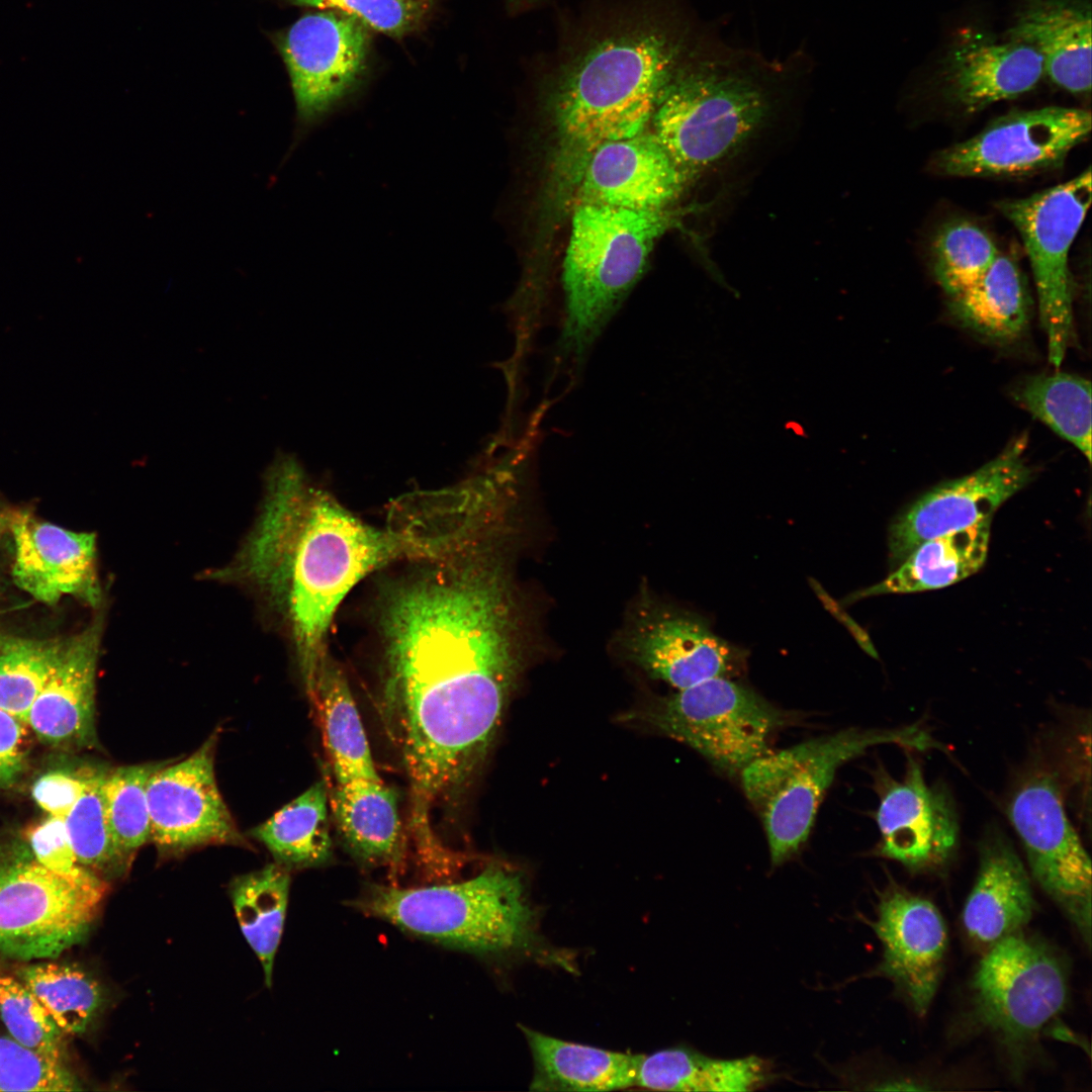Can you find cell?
I'll return each mask as SVG.
<instances>
[{
	"label": "cell",
	"mask_w": 1092,
	"mask_h": 1092,
	"mask_svg": "<svg viewBox=\"0 0 1092 1092\" xmlns=\"http://www.w3.org/2000/svg\"><path fill=\"white\" fill-rule=\"evenodd\" d=\"M318 8L339 9L363 24L391 34H402L415 17L414 6L405 0H290Z\"/></svg>",
	"instance_id": "43"
},
{
	"label": "cell",
	"mask_w": 1092,
	"mask_h": 1092,
	"mask_svg": "<svg viewBox=\"0 0 1092 1092\" xmlns=\"http://www.w3.org/2000/svg\"><path fill=\"white\" fill-rule=\"evenodd\" d=\"M297 116L304 125L325 117L359 81L367 55L363 23L331 11L306 14L277 38Z\"/></svg>",
	"instance_id": "17"
},
{
	"label": "cell",
	"mask_w": 1092,
	"mask_h": 1092,
	"mask_svg": "<svg viewBox=\"0 0 1092 1092\" xmlns=\"http://www.w3.org/2000/svg\"><path fill=\"white\" fill-rule=\"evenodd\" d=\"M164 762H147L107 771L103 799L111 835L129 860L151 841L147 788L152 774Z\"/></svg>",
	"instance_id": "38"
},
{
	"label": "cell",
	"mask_w": 1092,
	"mask_h": 1092,
	"mask_svg": "<svg viewBox=\"0 0 1092 1092\" xmlns=\"http://www.w3.org/2000/svg\"><path fill=\"white\" fill-rule=\"evenodd\" d=\"M1091 131V114L1048 106L1011 112L940 152L938 172L960 177L1022 175L1059 166Z\"/></svg>",
	"instance_id": "13"
},
{
	"label": "cell",
	"mask_w": 1092,
	"mask_h": 1092,
	"mask_svg": "<svg viewBox=\"0 0 1092 1092\" xmlns=\"http://www.w3.org/2000/svg\"><path fill=\"white\" fill-rule=\"evenodd\" d=\"M508 1H509L510 5L512 6V8H518V9L523 8V7L531 4L532 2H534V0H508Z\"/></svg>",
	"instance_id": "47"
},
{
	"label": "cell",
	"mask_w": 1092,
	"mask_h": 1092,
	"mask_svg": "<svg viewBox=\"0 0 1092 1092\" xmlns=\"http://www.w3.org/2000/svg\"><path fill=\"white\" fill-rule=\"evenodd\" d=\"M14 511L0 509V535L7 529H9Z\"/></svg>",
	"instance_id": "46"
},
{
	"label": "cell",
	"mask_w": 1092,
	"mask_h": 1092,
	"mask_svg": "<svg viewBox=\"0 0 1092 1092\" xmlns=\"http://www.w3.org/2000/svg\"><path fill=\"white\" fill-rule=\"evenodd\" d=\"M16 975L65 1034L84 1033L106 1002L100 983L75 966L32 964L17 969Z\"/></svg>",
	"instance_id": "35"
},
{
	"label": "cell",
	"mask_w": 1092,
	"mask_h": 1092,
	"mask_svg": "<svg viewBox=\"0 0 1092 1092\" xmlns=\"http://www.w3.org/2000/svg\"><path fill=\"white\" fill-rule=\"evenodd\" d=\"M891 743L909 750L945 749L919 722L885 730L848 728L768 750L742 769V787L761 819L772 867L806 842L837 769L874 745Z\"/></svg>",
	"instance_id": "7"
},
{
	"label": "cell",
	"mask_w": 1092,
	"mask_h": 1092,
	"mask_svg": "<svg viewBox=\"0 0 1092 1092\" xmlns=\"http://www.w3.org/2000/svg\"><path fill=\"white\" fill-rule=\"evenodd\" d=\"M780 63L720 41H694L661 91L653 134L687 174L733 154L770 108L763 80Z\"/></svg>",
	"instance_id": "4"
},
{
	"label": "cell",
	"mask_w": 1092,
	"mask_h": 1092,
	"mask_svg": "<svg viewBox=\"0 0 1092 1092\" xmlns=\"http://www.w3.org/2000/svg\"><path fill=\"white\" fill-rule=\"evenodd\" d=\"M105 893L35 859L0 861V952L24 961L59 957L87 935Z\"/></svg>",
	"instance_id": "11"
},
{
	"label": "cell",
	"mask_w": 1092,
	"mask_h": 1092,
	"mask_svg": "<svg viewBox=\"0 0 1092 1092\" xmlns=\"http://www.w3.org/2000/svg\"><path fill=\"white\" fill-rule=\"evenodd\" d=\"M670 16L623 20L561 64L553 109L561 162L575 182L597 148L636 135L651 121L661 91L694 43Z\"/></svg>",
	"instance_id": "3"
},
{
	"label": "cell",
	"mask_w": 1092,
	"mask_h": 1092,
	"mask_svg": "<svg viewBox=\"0 0 1092 1092\" xmlns=\"http://www.w3.org/2000/svg\"><path fill=\"white\" fill-rule=\"evenodd\" d=\"M328 805L329 790L322 780L254 828L252 835L281 866L323 864L332 855Z\"/></svg>",
	"instance_id": "32"
},
{
	"label": "cell",
	"mask_w": 1092,
	"mask_h": 1092,
	"mask_svg": "<svg viewBox=\"0 0 1092 1092\" xmlns=\"http://www.w3.org/2000/svg\"><path fill=\"white\" fill-rule=\"evenodd\" d=\"M1005 37L1033 48L1057 86L1076 95L1090 93L1089 0H1025Z\"/></svg>",
	"instance_id": "25"
},
{
	"label": "cell",
	"mask_w": 1092,
	"mask_h": 1092,
	"mask_svg": "<svg viewBox=\"0 0 1092 1092\" xmlns=\"http://www.w3.org/2000/svg\"><path fill=\"white\" fill-rule=\"evenodd\" d=\"M354 905L416 936L475 953L521 950L535 940L536 915L524 882L500 867L453 884L373 886Z\"/></svg>",
	"instance_id": "5"
},
{
	"label": "cell",
	"mask_w": 1092,
	"mask_h": 1092,
	"mask_svg": "<svg viewBox=\"0 0 1092 1092\" xmlns=\"http://www.w3.org/2000/svg\"><path fill=\"white\" fill-rule=\"evenodd\" d=\"M28 839L35 860L49 871L81 887L107 891V881L78 861L64 818L50 816L30 830Z\"/></svg>",
	"instance_id": "42"
},
{
	"label": "cell",
	"mask_w": 1092,
	"mask_h": 1092,
	"mask_svg": "<svg viewBox=\"0 0 1092 1092\" xmlns=\"http://www.w3.org/2000/svg\"><path fill=\"white\" fill-rule=\"evenodd\" d=\"M1069 997L1068 966L1048 942L1022 930L1000 939L979 963L972 1019L1019 1065Z\"/></svg>",
	"instance_id": "8"
},
{
	"label": "cell",
	"mask_w": 1092,
	"mask_h": 1092,
	"mask_svg": "<svg viewBox=\"0 0 1092 1092\" xmlns=\"http://www.w3.org/2000/svg\"><path fill=\"white\" fill-rule=\"evenodd\" d=\"M508 533L485 528L414 560L380 600L382 714L420 808L454 795L475 772L518 676Z\"/></svg>",
	"instance_id": "1"
},
{
	"label": "cell",
	"mask_w": 1092,
	"mask_h": 1092,
	"mask_svg": "<svg viewBox=\"0 0 1092 1092\" xmlns=\"http://www.w3.org/2000/svg\"><path fill=\"white\" fill-rule=\"evenodd\" d=\"M348 850L366 864H390L400 856L401 824L395 792L381 780L336 784L329 792Z\"/></svg>",
	"instance_id": "29"
},
{
	"label": "cell",
	"mask_w": 1092,
	"mask_h": 1092,
	"mask_svg": "<svg viewBox=\"0 0 1092 1092\" xmlns=\"http://www.w3.org/2000/svg\"><path fill=\"white\" fill-rule=\"evenodd\" d=\"M686 178L653 133L606 143L584 163L577 179L580 203L633 210H664Z\"/></svg>",
	"instance_id": "21"
},
{
	"label": "cell",
	"mask_w": 1092,
	"mask_h": 1092,
	"mask_svg": "<svg viewBox=\"0 0 1092 1092\" xmlns=\"http://www.w3.org/2000/svg\"><path fill=\"white\" fill-rule=\"evenodd\" d=\"M82 1089L64 1062L0 1034V1091L65 1092Z\"/></svg>",
	"instance_id": "41"
},
{
	"label": "cell",
	"mask_w": 1092,
	"mask_h": 1092,
	"mask_svg": "<svg viewBox=\"0 0 1092 1092\" xmlns=\"http://www.w3.org/2000/svg\"><path fill=\"white\" fill-rule=\"evenodd\" d=\"M876 919L867 920L883 946L873 976L889 979L897 994L919 1016L935 995L942 974L947 931L942 916L927 899L895 881L879 894Z\"/></svg>",
	"instance_id": "18"
},
{
	"label": "cell",
	"mask_w": 1092,
	"mask_h": 1092,
	"mask_svg": "<svg viewBox=\"0 0 1092 1092\" xmlns=\"http://www.w3.org/2000/svg\"><path fill=\"white\" fill-rule=\"evenodd\" d=\"M777 1077L771 1064L757 1056L717 1059L677 1046L640 1055L634 1086L664 1091H753Z\"/></svg>",
	"instance_id": "28"
},
{
	"label": "cell",
	"mask_w": 1092,
	"mask_h": 1092,
	"mask_svg": "<svg viewBox=\"0 0 1092 1092\" xmlns=\"http://www.w3.org/2000/svg\"><path fill=\"white\" fill-rule=\"evenodd\" d=\"M289 885L283 866L268 864L237 877L230 887L241 930L262 965L268 987L283 931Z\"/></svg>",
	"instance_id": "33"
},
{
	"label": "cell",
	"mask_w": 1092,
	"mask_h": 1092,
	"mask_svg": "<svg viewBox=\"0 0 1092 1092\" xmlns=\"http://www.w3.org/2000/svg\"><path fill=\"white\" fill-rule=\"evenodd\" d=\"M1026 448L1027 437L1019 436L979 469L933 487L899 514L889 529L892 565L929 539L991 519L1031 480Z\"/></svg>",
	"instance_id": "15"
},
{
	"label": "cell",
	"mask_w": 1092,
	"mask_h": 1092,
	"mask_svg": "<svg viewBox=\"0 0 1092 1092\" xmlns=\"http://www.w3.org/2000/svg\"><path fill=\"white\" fill-rule=\"evenodd\" d=\"M106 774H85L83 792L64 819L78 861L105 881L126 874L131 864L117 847L108 826L103 799Z\"/></svg>",
	"instance_id": "36"
},
{
	"label": "cell",
	"mask_w": 1092,
	"mask_h": 1092,
	"mask_svg": "<svg viewBox=\"0 0 1092 1092\" xmlns=\"http://www.w3.org/2000/svg\"><path fill=\"white\" fill-rule=\"evenodd\" d=\"M532 1090L611 1091L634 1086L640 1055L608 1051L555 1038L528 1027Z\"/></svg>",
	"instance_id": "26"
},
{
	"label": "cell",
	"mask_w": 1092,
	"mask_h": 1092,
	"mask_svg": "<svg viewBox=\"0 0 1092 1092\" xmlns=\"http://www.w3.org/2000/svg\"><path fill=\"white\" fill-rule=\"evenodd\" d=\"M280 477L240 566L282 607L309 698L344 598L383 566L429 556L433 542L413 518L377 528L309 485L298 470Z\"/></svg>",
	"instance_id": "2"
},
{
	"label": "cell",
	"mask_w": 1092,
	"mask_h": 1092,
	"mask_svg": "<svg viewBox=\"0 0 1092 1092\" xmlns=\"http://www.w3.org/2000/svg\"><path fill=\"white\" fill-rule=\"evenodd\" d=\"M216 740L214 733L183 760L164 762L148 782L151 841L163 855L246 843L216 785Z\"/></svg>",
	"instance_id": "16"
},
{
	"label": "cell",
	"mask_w": 1092,
	"mask_h": 1092,
	"mask_svg": "<svg viewBox=\"0 0 1092 1092\" xmlns=\"http://www.w3.org/2000/svg\"><path fill=\"white\" fill-rule=\"evenodd\" d=\"M950 298L960 322L987 339L1010 342L1028 325L1030 298L1024 277L1016 262L1001 253L978 281Z\"/></svg>",
	"instance_id": "31"
},
{
	"label": "cell",
	"mask_w": 1092,
	"mask_h": 1092,
	"mask_svg": "<svg viewBox=\"0 0 1092 1092\" xmlns=\"http://www.w3.org/2000/svg\"><path fill=\"white\" fill-rule=\"evenodd\" d=\"M1091 171L1025 198L999 203L1018 231L1031 265L1050 363L1059 368L1073 335L1069 252L1089 209Z\"/></svg>",
	"instance_id": "10"
},
{
	"label": "cell",
	"mask_w": 1092,
	"mask_h": 1092,
	"mask_svg": "<svg viewBox=\"0 0 1092 1092\" xmlns=\"http://www.w3.org/2000/svg\"><path fill=\"white\" fill-rule=\"evenodd\" d=\"M85 775L53 770L40 776L32 785L31 795L50 816L64 818L83 792Z\"/></svg>",
	"instance_id": "44"
},
{
	"label": "cell",
	"mask_w": 1092,
	"mask_h": 1092,
	"mask_svg": "<svg viewBox=\"0 0 1092 1092\" xmlns=\"http://www.w3.org/2000/svg\"><path fill=\"white\" fill-rule=\"evenodd\" d=\"M0 1015L9 1035L53 1060L64 1062L66 1035L36 997L18 980L0 976Z\"/></svg>",
	"instance_id": "40"
},
{
	"label": "cell",
	"mask_w": 1092,
	"mask_h": 1092,
	"mask_svg": "<svg viewBox=\"0 0 1092 1092\" xmlns=\"http://www.w3.org/2000/svg\"><path fill=\"white\" fill-rule=\"evenodd\" d=\"M23 723L0 709V787L14 784L23 771Z\"/></svg>",
	"instance_id": "45"
},
{
	"label": "cell",
	"mask_w": 1092,
	"mask_h": 1092,
	"mask_svg": "<svg viewBox=\"0 0 1092 1092\" xmlns=\"http://www.w3.org/2000/svg\"><path fill=\"white\" fill-rule=\"evenodd\" d=\"M103 616L66 639L61 657L33 702L27 719L54 744H91L95 738V679Z\"/></svg>",
	"instance_id": "23"
},
{
	"label": "cell",
	"mask_w": 1092,
	"mask_h": 1092,
	"mask_svg": "<svg viewBox=\"0 0 1092 1092\" xmlns=\"http://www.w3.org/2000/svg\"><path fill=\"white\" fill-rule=\"evenodd\" d=\"M874 776L881 836L875 854L899 862L912 874L943 870L959 845L958 817L949 795L926 782L920 762L910 753L901 780L881 766Z\"/></svg>",
	"instance_id": "14"
},
{
	"label": "cell",
	"mask_w": 1092,
	"mask_h": 1092,
	"mask_svg": "<svg viewBox=\"0 0 1092 1092\" xmlns=\"http://www.w3.org/2000/svg\"><path fill=\"white\" fill-rule=\"evenodd\" d=\"M991 519L929 539L915 548L885 579L852 594L846 603L878 595L942 588L977 572L989 547Z\"/></svg>",
	"instance_id": "27"
},
{
	"label": "cell",
	"mask_w": 1092,
	"mask_h": 1092,
	"mask_svg": "<svg viewBox=\"0 0 1092 1092\" xmlns=\"http://www.w3.org/2000/svg\"><path fill=\"white\" fill-rule=\"evenodd\" d=\"M9 530L14 542L12 577L36 601L56 605L64 596L99 607L102 592L96 568V537L14 511Z\"/></svg>",
	"instance_id": "19"
},
{
	"label": "cell",
	"mask_w": 1092,
	"mask_h": 1092,
	"mask_svg": "<svg viewBox=\"0 0 1092 1092\" xmlns=\"http://www.w3.org/2000/svg\"><path fill=\"white\" fill-rule=\"evenodd\" d=\"M309 700L321 721L336 784L381 780L346 676L328 655Z\"/></svg>",
	"instance_id": "30"
},
{
	"label": "cell",
	"mask_w": 1092,
	"mask_h": 1092,
	"mask_svg": "<svg viewBox=\"0 0 1092 1092\" xmlns=\"http://www.w3.org/2000/svg\"><path fill=\"white\" fill-rule=\"evenodd\" d=\"M671 224L664 210L579 203L563 263L565 320L559 347L581 360Z\"/></svg>",
	"instance_id": "6"
},
{
	"label": "cell",
	"mask_w": 1092,
	"mask_h": 1092,
	"mask_svg": "<svg viewBox=\"0 0 1092 1092\" xmlns=\"http://www.w3.org/2000/svg\"><path fill=\"white\" fill-rule=\"evenodd\" d=\"M1035 901L1027 872L1005 834L988 832L979 846V870L962 914L973 945L987 950L1030 921Z\"/></svg>",
	"instance_id": "24"
},
{
	"label": "cell",
	"mask_w": 1092,
	"mask_h": 1092,
	"mask_svg": "<svg viewBox=\"0 0 1092 1092\" xmlns=\"http://www.w3.org/2000/svg\"><path fill=\"white\" fill-rule=\"evenodd\" d=\"M1012 397L1091 461V382L1066 372L1028 376Z\"/></svg>",
	"instance_id": "34"
},
{
	"label": "cell",
	"mask_w": 1092,
	"mask_h": 1092,
	"mask_svg": "<svg viewBox=\"0 0 1092 1092\" xmlns=\"http://www.w3.org/2000/svg\"><path fill=\"white\" fill-rule=\"evenodd\" d=\"M1008 818L1025 849L1031 874L1091 944V859L1065 810L1056 778L1036 770L1013 792Z\"/></svg>",
	"instance_id": "12"
},
{
	"label": "cell",
	"mask_w": 1092,
	"mask_h": 1092,
	"mask_svg": "<svg viewBox=\"0 0 1092 1092\" xmlns=\"http://www.w3.org/2000/svg\"><path fill=\"white\" fill-rule=\"evenodd\" d=\"M1000 254L990 236L975 223H944L932 244L933 271L941 288L953 297L978 281Z\"/></svg>",
	"instance_id": "39"
},
{
	"label": "cell",
	"mask_w": 1092,
	"mask_h": 1092,
	"mask_svg": "<svg viewBox=\"0 0 1092 1092\" xmlns=\"http://www.w3.org/2000/svg\"><path fill=\"white\" fill-rule=\"evenodd\" d=\"M625 649L648 674L677 690L733 676L743 663V652L705 623L655 609L637 616L625 637Z\"/></svg>",
	"instance_id": "20"
},
{
	"label": "cell",
	"mask_w": 1092,
	"mask_h": 1092,
	"mask_svg": "<svg viewBox=\"0 0 1092 1092\" xmlns=\"http://www.w3.org/2000/svg\"><path fill=\"white\" fill-rule=\"evenodd\" d=\"M938 73L943 96L973 113L1032 90L1044 70L1041 57L1030 46L967 30L951 43Z\"/></svg>",
	"instance_id": "22"
},
{
	"label": "cell",
	"mask_w": 1092,
	"mask_h": 1092,
	"mask_svg": "<svg viewBox=\"0 0 1092 1092\" xmlns=\"http://www.w3.org/2000/svg\"><path fill=\"white\" fill-rule=\"evenodd\" d=\"M57 638L0 636V709L26 723L65 646Z\"/></svg>",
	"instance_id": "37"
},
{
	"label": "cell",
	"mask_w": 1092,
	"mask_h": 1092,
	"mask_svg": "<svg viewBox=\"0 0 1092 1092\" xmlns=\"http://www.w3.org/2000/svg\"><path fill=\"white\" fill-rule=\"evenodd\" d=\"M647 720L735 776L769 750L771 735L787 719L753 690L719 676L661 699Z\"/></svg>",
	"instance_id": "9"
}]
</instances>
